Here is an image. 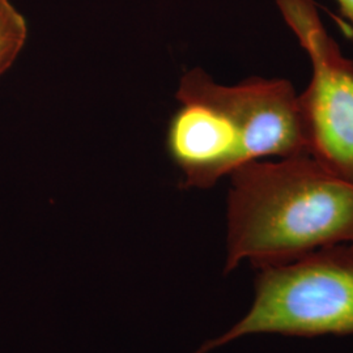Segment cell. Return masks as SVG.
Segmentation results:
<instances>
[{
    "mask_svg": "<svg viewBox=\"0 0 353 353\" xmlns=\"http://www.w3.org/2000/svg\"><path fill=\"white\" fill-rule=\"evenodd\" d=\"M230 178L225 274L243 261L259 270L353 248V183L310 154L250 161Z\"/></svg>",
    "mask_w": 353,
    "mask_h": 353,
    "instance_id": "1",
    "label": "cell"
},
{
    "mask_svg": "<svg viewBox=\"0 0 353 353\" xmlns=\"http://www.w3.org/2000/svg\"><path fill=\"white\" fill-rule=\"evenodd\" d=\"M254 334H353V248L332 246L259 268L249 312L196 353Z\"/></svg>",
    "mask_w": 353,
    "mask_h": 353,
    "instance_id": "2",
    "label": "cell"
},
{
    "mask_svg": "<svg viewBox=\"0 0 353 353\" xmlns=\"http://www.w3.org/2000/svg\"><path fill=\"white\" fill-rule=\"evenodd\" d=\"M278 7L312 65L299 94L309 154L353 183V61L330 36L313 0H278Z\"/></svg>",
    "mask_w": 353,
    "mask_h": 353,
    "instance_id": "3",
    "label": "cell"
},
{
    "mask_svg": "<svg viewBox=\"0 0 353 353\" xmlns=\"http://www.w3.org/2000/svg\"><path fill=\"white\" fill-rule=\"evenodd\" d=\"M176 99L207 102L227 114L240 132L245 164L309 154L299 94L290 80L250 77L223 85L194 68L181 79Z\"/></svg>",
    "mask_w": 353,
    "mask_h": 353,
    "instance_id": "4",
    "label": "cell"
},
{
    "mask_svg": "<svg viewBox=\"0 0 353 353\" xmlns=\"http://www.w3.org/2000/svg\"><path fill=\"white\" fill-rule=\"evenodd\" d=\"M166 144L186 189H208L245 164L237 127L207 102L181 101L168 127Z\"/></svg>",
    "mask_w": 353,
    "mask_h": 353,
    "instance_id": "5",
    "label": "cell"
},
{
    "mask_svg": "<svg viewBox=\"0 0 353 353\" xmlns=\"http://www.w3.org/2000/svg\"><path fill=\"white\" fill-rule=\"evenodd\" d=\"M28 24L11 0H0V76L16 62L26 46Z\"/></svg>",
    "mask_w": 353,
    "mask_h": 353,
    "instance_id": "6",
    "label": "cell"
},
{
    "mask_svg": "<svg viewBox=\"0 0 353 353\" xmlns=\"http://www.w3.org/2000/svg\"><path fill=\"white\" fill-rule=\"evenodd\" d=\"M343 14L350 20L353 29V0H336Z\"/></svg>",
    "mask_w": 353,
    "mask_h": 353,
    "instance_id": "7",
    "label": "cell"
}]
</instances>
